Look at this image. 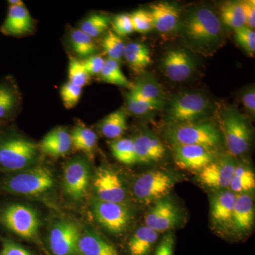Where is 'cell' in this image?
<instances>
[{"label":"cell","instance_id":"cell-1","mask_svg":"<svg viewBox=\"0 0 255 255\" xmlns=\"http://www.w3.org/2000/svg\"><path fill=\"white\" fill-rule=\"evenodd\" d=\"M182 176L167 169H152L138 174L129 185L132 202L143 206L169 195Z\"/></svg>","mask_w":255,"mask_h":255},{"label":"cell","instance_id":"cell-2","mask_svg":"<svg viewBox=\"0 0 255 255\" xmlns=\"http://www.w3.org/2000/svg\"><path fill=\"white\" fill-rule=\"evenodd\" d=\"M171 145H200L217 151L223 142L221 129L211 122L170 124L164 131Z\"/></svg>","mask_w":255,"mask_h":255},{"label":"cell","instance_id":"cell-3","mask_svg":"<svg viewBox=\"0 0 255 255\" xmlns=\"http://www.w3.org/2000/svg\"><path fill=\"white\" fill-rule=\"evenodd\" d=\"M53 185L54 177L50 169L43 166H36L5 178L0 187L10 194L32 196L46 193Z\"/></svg>","mask_w":255,"mask_h":255},{"label":"cell","instance_id":"cell-4","mask_svg":"<svg viewBox=\"0 0 255 255\" xmlns=\"http://www.w3.org/2000/svg\"><path fill=\"white\" fill-rule=\"evenodd\" d=\"M148 206L144 215L143 224L156 232L163 235L185 224L187 216L184 209L171 194Z\"/></svg>","mask_w":255,"mask_h":255},{"label":"cell","instance_id":"cell-5","mask_svg":"<svg viewBox=\"0 0 255 255\" xmlns=\"http://www.w3.org/2000/svg\"><path fill=\"white\" fill-rule=\"evenodd\" d=\"M92 211L101 227L114 237L127 234L135 221V213L130 204L106 202L94 198Z\"/></svg>","mask_w":255,"mask_h":255},{"label":"cell","instance_id":"cell-6","mask_svg":"<svg viewBox=\"0 0 255 255\" xmlns=\"http://www.w3.org/2000/svg\"><path fill=\"white\" fill-rule=\"evenodd\" d=\"M188 41L197 46H208L219 41L222 34V23L214 11L207 7L194 10L183 25Z\"/></svg>","mask_w":255,"mask_h":255},{"label":"cell","instance_id":"cell-7","mask_svg":"<svg viewBox=\"0 0 255 255\" xmlns=\"http://www.w3.org/2000/svg\"><path fill=\"white\" fill-rule=\"evenodd\" d=\"M38 155L34 142L23 137L0 140V168L6 172H19L31 167Z\"/></svg>","mask_w":255,"mask_h":255},{"label":"cell","instance_id":"cell-8","mask_svg":"<svg viewBox=\"0 0 255 255\" xmlns=\"http://www.w3.org/2000/svg\"><path fill=\"white\" fill-rule=\"evenodd\" d=\"M221 133L229 155L236 158L245 155L251 145L252 130L246 117L228 110L221 119Z\"/></svg>","mask_w":255,"mask_h":255},{"label":"cell","instance_id":"cell-9","mask_svg":"<svg viewBox=\"0 0 255 255\" xmlns=\"http://www.w3.org/2000/svg\"><path fill=\"white\" fill-rule=\"evenodd\" d=\"M95 199L106 202L130 204L132 202L129 186L112 167L102 166L95 172L92 180Z\"/></svg>","mask_w":255,"mask_h":255},{"label":"cell","instance_id":"cell-10","mask_svg":"<svg viewBox=\"0 0 255 255\" xmlns=\"http://www.w3.org/2000/svg\"><path fill=\"white\" fill-rule=\"evenodd\" d=\"M210 107V101L206 96L196 92H184L171 100L167 117L171 124L197 122L205 117Z\"/></svg>","mask_w":255,"mask_h":255},{"label":"cell","instance_id":"cell-11","mask_svg":"<svg viewBox=\"0 0 255 255\" xmlns=\"http://www.w3.org/2000/svg\"><path fill=\"white\" fill-rule=\"evenodd\" d=\"M0 223L23 239L35 241L38 238L39 218L29 206L20 204L6 206L0 211Z\"/></svg>","mask_w":255,"mask_h":255},{"label":"cell","instance_id":"cell-12","mask_svg":"<svg viewBox=\"0 0 255 255\" xmlns=\"http://www.w3.org/2000/svg\"><path fill=\"white\" fill-rule=\"evenodd\" d=\"M236 195L229 189L212 191L210 196V224L213 231L232 241L233 210Z\"/></svg>","mask_w":255,"mask_h":255},{"label":"cell","instance_id":"cell-13","mask_svg":"<svg viewBox=\"0 0 255 255\" xmlns=\"http://www.w3.org/2000/svg\"><path fill=\"white\" fill-rule=\"evenodd\" d=\"M91 170L87 159L76 157L69 160L64 167L63 186L67 196L73 200H81L90 187Z\"/></svg>","mask_w":255,"mask_h":255},{"label":"cell","instance_id":"cell-14","mask_svg":"<svg viewBox=\"0 0 255 255\" xmlns=\"http://www.w3.org/2000/svg\"><path fill=\"white\" fill-rule=\"evenodd\" d=\"M236 165L231 156L219 157L198 172V182L212 191L229 189Z\"/></svg>","mask_w":255,"mask_h":255},{"label":"cell","instance_id":"cell-15","mask_svg":"<svg viewBox=\"0 0 255 255\" xmlns=\"http://www.w3.org/2000/svg\"><path fill=\"white\" fill-rule=\"evenodd\" d=\"M172 154L178 167L196 173L218 158L216 151L200 145H173Z\"/></svg>","mask_w":255,"mask_h":255},{"label":"cell","instance_id":"cell-16","mask_svg":"<svg viewBox=\"0 0 255 255\" xmlns=\"http://www.w3.org/2000/svg\"><path fill=\"white\" fill-rule=\"evenodd\" d=\"M255 209L253 194L236 195L233 215L232 241L246 239L255 226Z\"/></svg>","mask_w":255,"mask_h":255},{"label":"cell","instance_id":"cell-17","mask_svg":"<svg viewBox=\"0 0 255 255\" xmlns=\"http://www.w3.org/2000/svg\"><path fill=\"white\" fill-rule=\"evenodd\" d=\"M80 229L75 223L64 221L52 227L49 234V246L53 255H77Z\"/></svg>","mask_w":255,"mask_h":255},{"label":"cell","instance_id":"cell-18","mask_svg":"<svg viewBox=\"0 0 255 255\" xmlns=\"http://www.w3.org/2000/svg\"><path fill=\"white\" fill-rule=\"evenodd\" d=\"M132 139L135 148L136 163H157L165 157V146L153 132L143 130Z\"/></svg>","mask_w":255,"mask_h":255},{"label":"cell","instance_id":"cell-19","mask_svg":"<svg viewBox=\"0 0 255 255\" xmlns=\"http://www.w3.org/2000/svg\"><path fill=\"white\" fill-rule=\"evenodd\" d=\"M195 63L186 50H169L162 59V68L166 76L172 81L181 82L190 78L194 72Z\"/></svg>","mask_w":255,"mask_h":255},{"label":"cell","instance_id":"cell-20","mask_svg":"<svg viewBox=\"0 0 255 255\" xmlns=\"http://www.w3.org/2000/svg\"><path fill=\"white\" fill-rule=\"evenodd\" d=\"M77 255H122L113 243L97 230L87 228L80 233Z\"/></svg>","mask_w":255,"mask_h":255},{"label":"cell","instance_id":"cell-21","mask_svg":"<svg viewBox=\"0 0 255 255\" xmlns=\"http://www.w3.org/2000/svg\"><path fill=\"white\" fill-rule=\"evenodd\" d=\"M160 233L147 227L143 223L130 233L126 243L127 255H152L160 239Z\"/></svg>","mask_w":255,"mask_h":255},{"label":"cell","instance_id":"cell-22","mask_svg":"<svg viewBox=\"0 0 255 255\" xmlns=\"http://www.w3.org/2000/svg\"><path fill=\"white\" fill-rule=\"evenodd\" d=\"M153 27L162 33H172L178 28L180 12L177 6L169 2H158L150 5L149 11Z\"/></svg>","mask_w":255,"mask_h":255},{"label":"cell","instance_id":"cell-23","mask_svg":"<svg viewBox=\"0 0 255 255\" xmlns=\"http://www.w3.org/2000/svg\"><path fill=\"white\" fill-rule=\"evenodd\" d=\"M33 21L24 4L10 5L1 31L6 35L21 36L31 31Z\"/></svg>","mask_w":255,"mask_h":255},{"label":"cell","instance_id":"cell-24","mask_svg":"<svg viewBox=\"0 0 255 255\" xmlns=\"http://www.w3.org/2000/svg\"><path fill=\"white\" fill-rule=\"evenodd\" d=\"M40 147L43 152L53 157L66 155L72 147L70 134L65 128H56L43 137Z\"/></svg>","mask_w":255,"mask_h":255},{"label":"cell","instance_id":"cell-25","mask_svg":"<svg viewBox=\"0 0 255 255\" xmlns=\"http://www.w3.org/2000/svg\"><path fill=\"white\" fill-rule=\"evenodd\" d=\"M255 188L254 171L249 164L236 162L229 189L236 195L253 194Z\"/></svg>","mask_w":255,"mask_h":255},{"label":"cell","instance_id":"cell-26","mask_svg":"<svg viewBox=\"0 0 255 255\" xmlns=\"http://www.w3.org/2000/svg\"><path fill=\"white\" fill-rule=\"evenodd\" d=\"M104 136L111 140L121 138L128 128L127 114L123 110L109 114L99 125Z\"/></svg>","mask_w":255,"mask_h":255},{"label":"cell","instance_id":"cell-27","mask_svg":"<svg viewBox=\"0 0 255 255\" xmlns=\"http://www.w3.org/2000/svg\"><path fill=\"white\" fill-rule=\"evenodd\" d=\"M124 57L129 66L136 73L143 71L152 61L148 48L136 42L126 45Z\"/></svg>","mask_w":255,"mask_h":255},{"label":"cell","instance_id":"cell-28","mask_svg":"<svg viewBox=\"0 0 255 255\" xmlns=\"http://www.w3.org/2000/svg\"><path fill=\"white\" fill-rule=\"evenodd\" d=\"M72 146L76 150L92 155L97 143V136L92 129L80 124L74 128L70 134Z\"/></svg>","mask_w":255,"mask_h":255},{"label":"cell","instance_id":"cell-29","mask_svg":"<svg viewBox=\"0 0 255 255\" xmlns=\"http://www.w3.org/2000/svg\"><path fill=\"white\" fill-rule=\"evenodd\" d=\"M221 20L228 27L237 30L245 26L244 11L241 1H228L221 6Z\"/></svg>","mask_w":255,"mask_h":255},{"label":"cell","instance_id":"cell-30","mask_svg":"<svg viewBox=\"0 0 255 255\" xmlns=\"http://www.w3.org/2000/svg\"><path fill=\"white\" fill-rule=\"evenodd\" d=\"M102 81L112 85L131 89L133 84L129 81L121 68L119 62L112 59L106 60L105 66L100 74Z\"/></svg>","mask_w":255,"mask_h":255},{"label":"cell","instance_id":"cell-31","mask_svg":"<svg viewBox=\"0 0 255 255\" xmlns=\"http://www.w3.org/2000/svg\"><path fill=\"white\" fill-rule=\"evenodd\" d=\"M70 42L74 52L80 58H88L97 52V46L93 38L79 28L72 31Z\"/></svg>","mask_w":255,"mask_h":255},{"label":"cell","instance_id":"cell-32","mask_svg":"<svg viewBox=\"0 0 255 255\" xmlns=\"http://www.w3.org/2000/svg\"><path fill=\"white\" fill-rule=\"evenodd\" d=\"M111 150L116 159L127 165L136 164L135 148L132 138H119L110 142Z\"/></svg>","mask_w":255,"mask_h":255},{"label":"cell","instance_id":"cell-33","mask_svg":"<svg viewBox=\"0 0 255 255\" xmlns=\"http://www.w3.org/2000/svg\"><path fill=\"white\" fill-rule=\"evenodd\" d=\"M130 91L144 100L164 103L162 90L155 82L152 80L145 79L139 80L133 84Z\"/></svg>","mask_w":255,"mask_h":255},{"label":"cell","instance_id":"cell-34","mask_svg":"<svg viewBox=\"0 0 255 255\" xmlns=\"http://www.w3.org/2000/svg\"><path fill=\"white\" fill-rule=\"evenodd\" d=\"M110 18L104 14H94L89 16L80 24V28L91 38H97L108 28Z\"/></svg>","mask_w":255,"mask_h":255},{"label":"cell","instance_id":"cell-35","mask_svg":"<svg viewBox=\"0 0 255 255\" xmlns=\"http://www.w3.org/2000/svg\"><path fill=\"white\" fill-rule=\"evenodd\" d=\"M127 100L128 110L135 115H145L152 111L159 110L163 105V103L160 102L140 98L131 91L128 93Z\"/></svg>","mask_w":255,"mask_h":255},{"label":"cell","instance_id":"cell-36","mask_svg":"<svg viewBox=\"0 0 255 255\" xmlns=\"http://www.w3.org/2000/svg\"><path fill=\"white\" fill-rule=\"evenodd\" d=\"M102 45L110 59L119 62L123 58L125 43L122 38L114 31H108L102 41Z\"/></svg>","mask_w":255,"mask_h":255},{"label":"cell","instance_id":"cell-37","mask_svg":"<svg viewBox=\"0 0 255 255\" xmlns=\"http://www.w3.org/2000/svg\"><path fill=\"white\" fill-rule=\"evenodd\" d=\"M68 78L69 82L83 88L90 81V76L84 68L82 61L70 57L69 59Z\"/></svg>","mask_w":255,"mask_h":255},{"label":"cell","instance_id":"cell-38","mask_svg":"<svg viewBox=\"0 0 255 255\" xmlns=\"http://www.w3.org/2000/svg\"><path fill=\"white\" fill-rule=\"evenodd\" d=\"M134 31L145 33L153 28L152 16L149 11L139 9L130 14Z\"/></svg>","mask_w":255,"mask_h":255},{"label":"cell","instance_id":"cell-39","mask_svg":"<svg viewBox=\"0 0 255 255\" xmlns=\"http://www.w3.org/2000/svg\"><path fill=\"white\" fill-rule=\"evenodd\" d=\"M82 93V88L68 82L60 89V97L65 108L73 109L78 105Z\"/></svg>","mask_w":255,"mask_h":255},{"label":"cell","instance_id":"cell-40","mask_svg":"<svg viewBox=\"0 0 255 255\" xmlns=\"http://www.w3.org/2000/svg\"><path fill=\"white\" fill-rule=\"evenodd\" d=\"M235 39L247 53L254 55L255 52V32L254 30L243 27L235 30Z\"/></svg>","mask_w":255,"mask_h":255},{"label":"cell","instance_id":"cell-41","mask_svg":"<svg viewBox=\"0 0 255 255\" xmlns=\"http://www.w3.org/2000/svg\"><path fill=\"white\" fill-rule=\"evenodd\" d=\"M16 103V97L9 87L0 85V119L11 112Z\"/></svg>","mask_w":255,"mask_h":255},{"label":"cell","instance_id":"cell-42","mask_svg":"<svg viewBox=\"0 0 255 255\" xmlns=\"http://www.w3.org/2000/svg\"><path fill=\"white\" fill-rule=\"evenodd\" d=\"M176 238L173 232L164 233L160 238L152 255H174Z\"/></svg>","mask_w":255,"mask_h":255},{"label":"cell","instance_id":"cell-43","mask_svg":"<svg viewBox=\"0 0 255 255\" xmlns=\"http://www.w3.org/2000/svg\"><path fill=\"white\" fill-rule=\"evenodd\" d=\"M114 32L119 36H125L134 31L130 14H121L117 15L113 20Z\"/></svg>","mask_w":255,"mask_h":255},{"label":"cell","instance_id":"cell-44","mask_svg":"<svg viewBox=\"0 0 255 255\" xmlns=\"http://www.w3.org/2000/svg\"><path fill=\"white\" fill-rule=\"evenodd\" d=\"M84 68L90 76L100 75L105 66L106 60L100 55H92L82 61Z\"/></svg>","mask_w":255,"mask_h":255},{"label":"cell","instance_id":"cell-45","mask_svg":"<svg viewBox=\"0 0 255 255\" xmlns=\"http://www.w3.org/2000/svg\"><path fill=\"white\" fill-rule=\"evenodd\" d=\"M1 250L0 255H33L22 246L16 244L14 241L0 236Z\"/></svg>","mask_w":255,"mask_h":255},{"label":"cell","instance_id":"cell-46","mask_svg":"<svg viewBox=\"0 0 255 255\" xmlns=\"http://www.w3.org/2000/svg\"><path fill=\"white\" fill-rule=\"evenodd\" d=\"M241 4L246 19L245 26L253 29L255 27V1L254 0L243 1H241Z\"/></svg>","mask_w":255,"mask_h":255},{"label":"cell","instance_id":"cell-47","mask_svg":"<svg viewBox=\"0 0 255 255\" xmlns=\"http://www.w3.org/2000/svg\"><path fill=\"white\" fill-rule=\"evenodd\" d=\"M242 102L247 112L251 116L255 114V91L254 86L245 91L242 96Z\"/></svg>","mask_w":255,"mask_h":255},{"label":"cell","instance_id":"cell-48","mask_svg":"<svg viewBox=\"0 0 255 255\" xmlns=\"http://www.w3.org/2000/svg\"><path fill=\"white\" fill-rule=\"evenodd\" d=\"M8 2L9 3L10 5H21L23 4V2L22 1H20V0H9Z\"/></svg>","mask_w":255,"mask_h":255}]
</instances>
